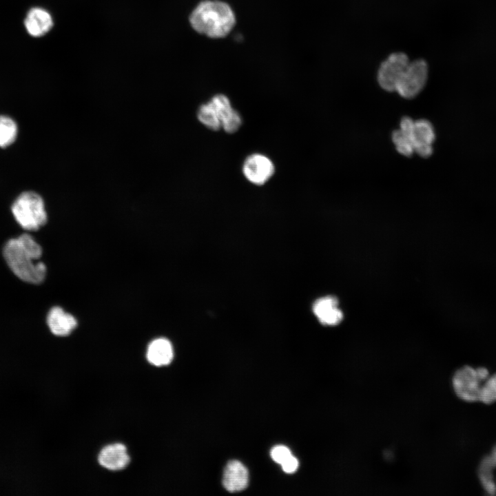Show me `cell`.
<instances>
[{
  "mask_svg": "<svg viewBox=\"0 0 496 496\" xmlns=\"http://www.w3.org/2000/svg\"><path fill=\"white\" fill-rule=\"evenodd\" d=\"M249 474L247 468L240 462H229L224 471L223 484L230 493L243 490L248 485Z\"/></svg>",
  "mask_w": 496,
  "mask_h": 496,
  "instance_id": "11",
  "label": "cell"
},
{
  "mask_svg": "<svg viewBox=\"0 0 496 496\" xmlns=\"http://www.w3.org/2000/svg\"><path fill=\"white\" fill-rule=\"evenodd\" d=\"M270 454L272 459L279 464H282L292 455L289 448L283 445L274 446Z\"/></svg>",
  "mask_w": 496,
  "mask_h": 496,
  "instance_id": "21",
  "label": "cell"
},
{
  "mask_svg": "<svg viewBox=\"0 0 496 496\" xmlns=\"http://www.w3.org/2000/svg\"><path fill=\"white\" fill-rule=\"evenodd\" d=\"M338 301L333 296L318 299L313 304V311L319 321L324 325H335L340 322L343 314L338 308Z\"/></svg>",
  "mask_w": 496,
  "mask_h": 496,
  "instance_id": "12",
  "label": "cell"
},
{
  "mask_svg": "<svg viewBox=\"0 0 496 496\" xmlns=\"http://www.w3.org/2000/svg\"><path fill=\"white\" fill-rule=\"evenodd\" d=\"M435 138V130L430 121L425 119L414 121L412 133L414 152L423 158L429 157L433 153Z\"/></svg>",
  "mask_w": 496,
  "mask_h": 496,
  "instance_id": "8",
  "label": "cell"
},
{
  "mask_svg": "<svg viewBox=\"0 0 496 496\" xmlns=\"http://www.w3.org/2000/svg\"><path fill=\"white\" fill-rule=\"evenodd\" d=\"M428 79V65L424 59L409 62L395 91L403 98L415 97L424 87Z\"/></svg>",
  "mask_w": 496,
  "mask_h": 496,
  "instance_id": "4",
  "label": "cell"
},
{
  "mask_svg": "<svg viewBox=\"0 0 496 496\" xmlns=\"http://www.w3.org/2000/svg\"><path fill=\"white\" fill-rule=\"evenodd\" d=\"M189 22L198 33L211 38H222L232 30L236 18L233 10L226 3L204 1L192 11Z\"/></svg>",
  "mask_w": 496,
  "mask_h": 496,
  "instance_id": "2",
  "label": "cell"
},
{
  "mask_svg": "<svg viewBox=\"0 0 496 496\" xmlns=\"http://www.w3.org/2000/svg\"><path fill=\"white\" fill-rule=\"evenodd\" d=\"M174 350L172 343L165 338L152 340L146 351L147 361L155 366L168 365L173 360Z\"/></svg>",
  "mask_w": 496,
  "mask_h": 496,
  "instance_id": "14",
  "label": "cell"
},
{
  "mask_svg": "<svg viewBox=\"0 0 496 496\" xmlns=\"http://www.w3.org/2000/svg\"><path fill=\"white\" fill-rule=\"evenodd\" d=\"M12 212L20 226L28 231L38 230L48 220L43 200L34 192L21 194L12 204Z\"/></svg>",
  "mask_w": 496,
  "mask_h": 496,
  "instance_id": "3",
  "label": "cell"
},
{
  "mask_svg": "<svg viewBox=\"0 0 496 496\" xmlns=\"http://www.w3.org/2000/svg\"><path fill=\"white\" fill-rule=\"evenodd\" d=\"M392 141L400 154L405 156H411L413 154L414 148L411 138L400 129L393 132Z\"/></svg>",
  "mask_w": 496,
  "mask_h": 496,
  "instance_id": "17",
  "label": "cell"
},
{
  "mask_svg": "<svg viewBox=\"0 0 496 496\" xmlns=\"http://www.w3.org/2000/svg\"><path fill=\"white\" fill-rule=\"evenodd\" d=\"M17 126L10 117L0 116V147H6L11 145L16 139Z\"/></svg>",
  "mask_w": 496,
  "mask_h": 496,
  "instance_id": "15",
  "label": "cell"
},
{
  "mask_svg": "<svg viewBox=\"0 0 496 496\" xmlns=\"http://www.w3.org/2000/svg\"><path fill=\"white\" fill-rule=\"evenodd\" d=\"M283 471L286 473H293L298 468L299 462L296 457L291 455L282 464H280Z\"/></svg>",
  "mask_w": 496,
  "mask_h": 496,
  "instance_id": "22",
  "label": "cell"
},
{
  "mask_svg": "<svg viewBox=\"0 0 496 496\" xmlns=\"http://www.w3.org/2000/svg\"><path fill=\"white\" fill-rule=\"evenodd\" d=\"M130 457L127 448L121 443L107 445L100 451L98 461L101 466L110 471L125 468L130 463Z\"/></svg>",
  "mask_w": 496,
  "mask_h": 496,
  "instance_id": "9",
  "label": "cell"
},
{
  "mask_svg": "<svg viewBox=\"0 0 496 496\" xmlns=\"http://www.w3.org/2000/svg\"><path fill=\"white\" fill-rule=\"evenodd\" d=\"M242 124V119L238 112L234 110L231 114L227 117L221 124L224 130L229 134L236 132Z\"/></svg>",
  "mask_w": 496,
  "mask_h": 496,
  "instance_id": "20",
  "label": "cell"
},
{
  "mask_svg": "<svg viewBox=\"0 0 496 496\" xmlns=\"http://www.w3.org/2000/svg\"><path fill=\"white\" fill-rule=\"evenodd\" d=\"M479 400L486 403L496 400V374L485 380L480 389Z\"/></svg>",
  "mask_w": 496,
  "mask_h": 496,
  "instance_id": "19",
  "label": "cell"
},
{
  "mask_svg": "<svg viewBox=\"0 0 496 496\" xmlns=\"http://www.w3.org/2000/svg\"><path fill=\"white\" fill-rule=\"evenodd\" d=\"M47 324L50 331L57 336L70 335L77 326L76 318L59 307H54L50 310Z\"/></svg>",
  "mask_w": 496,
  "mask_h": 496,
  "instance_id": "13",
  "label": "cell"
},
{
  "mask_svg": "<svg viewBox=\"0 0 496 496\" xmlns=\"http://www.w3.org/2000/svg\"><path fill=\"white\" fill-rule=\"evenodd\" d=\"M409 58L403 52L390 54L380 65L377 79L380 86L386 91L394 92L406 68Z\"/></svg>",
  "mask_w": 496,
  "mask_h": 496,
  "instance_id": "6",
  "label": "cell"
},
{
  "mask_svg": "<svg viewBox=\"0 0 496 496\" xmlns=\"http://www.w3.org/2000/svg\"><path fill=\"white\" fill-rule=\"evenodd\" d=\"M222 122L234 111L229 99L224 94H216L209 101Z\"/></svg>",
  "mask_w": 496,
  "mask_h": 496,
  "instance_id": "18",
  "label": "cell"
},
{
  "mask_svg": "<svg viewBox=\"0 0 496 496\" xmlns=\"http://www.w3.org/2000/svg\"><path fill=\"white\" fill-rule=\"evenodd\" d=\"M488 377L485 369H474L464 367L458 370L453 379V388L457 395L464 400H479L481 383Z\"/></svg>",
  "mask_w": 496,
  "mask_h": 496,
  "instance_id": "5",
  "label": "cell"
},
{
  "mask_svg": "<svg viewBox=\"0 0 496 496\" xmlns=\"http://www.w3.org/2000/svg\"><path fill=\"white\" fill-rule=\"evenodd\" d=\"M27 32L33 37L46 34L53 26V19L46 10L34 7L29 10L23 22Z\"/></svg>",
  "mask_w": 496,
  "mask_h": 496,
  "instance_id": "10",
  "label": "cell"
},
{
  "mask_svg": "<svg viewBox=\"0 0 496 496\" xmlns=\"http://www.w3.org/2000/svg\"><path fill=\"white\" fill-rule=\"evenodd\" d=\"M197 117L200 123L211 130L217 131L222 127L219 117L209 102L199 107Z\"/></svg>",
  "mask_w": 496,
  "mask_h": 496,
  "instance_id": "16",
  "label": "cell"
},
{
  "mask_svg": "<svg viewBox=\"0 0 496 496\" xmlns=\"http://www.w3.org/2000/svg\"><path fill=\"white\" fill-rule=\"evenodd\" d=\"M3 254L10 269L21 280L36 285L44 280L46 267L42 262H35L41 256L42 248L30 234L10 239Z\"/></svg>",
  "mask_w": 496,
  "mask_h": 496,
  "instance_id": "1",
  "label": "cell"
},
{
  "mask_svg": "<svg viewBox=\"0 0 496 496\" xmlns=\"http://www.w3.org/2000/svg\"><path fill=\"white\" fill-rule=\"evenodd\" d=\"M242 172L249 181L262 185L272 176L275 167L271 161L265 155L253 154L245 161Z\"/></svg>",
  "mask_w": 496,
  "mask_h": 496,
  "instance_id": "7",
  "label": "cell"
}]
</instances>
